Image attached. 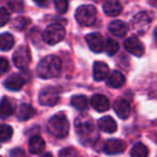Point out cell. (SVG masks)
Segmentation results:
<instances>
[{"label":"cell","mask_w":157,"mask_h":157,"mask_svg":"<svg viewBox=\"0 0 157 157\" xmlns=\"http://www.w3.org/2000/svg\"><path fill=\"white\" fill-rule=\"evenodd\" d=\"M75 128L77 135L85 143H92L97 138V132L91 117L80 114L75 121Z\"/></svg>","instance_id":"cell-1"},{"label":"cell","mask_w":157,"mask_h":157,"mask_svg":"<svg viewBox=\"0 0 157 157\" xmlns=\"http://www.w3.org/2000/svg\"><path fill=\"white\" fill-rule=\"evenodd\" d=\"M45 141L44 139H42L40 136H33L31 139L29 140V143H28V149H29V152L31 154H34V155H39V154H42L45 150Z\"/></svg>","instance_id":"cell-16"},{"label":"cell","mask_w":157,"mask_h":157,"mask_svg":"<svg viewBox=\"0 0 157 157\" xmlns=\"http://www.w3.org/2000/svg\"><path fill=\"white\" fill-rule=\"evenodd\" d=\"M151 21L152 18L149 13L140 12L135 15L134 18L132 19V29L139 35L145 34V32L149 30Z\"/></svg>","instance_id":"cell-6"},{"label":"cell","mask_w":157,"mask_h":157,"mask_svg":"<svg viewBox=\"0 0 157 157\" xmlns=\"http://www.w3.org/2000/svg\"><path fill=\"white\" fill-rule=\"evenodd\" d=\"M106 52L109 56H113L114 54H117V52L119 50V44L118 42L113 41L112 39H107L106 40Z\"/></svg>","instance_id":"cell-29"},{"label":"cell","mask_w":157,"mask_h":157,"mask_svg":"<svg viewBox=\"0 0 157 157\" xmlns=\"http://www.w3.org/2000/svg\"><path fill=\"white\" fill-rule=\"evenodd\" d=\"M97 11L95 6L91 4H85V6H79L75 13V18L80 25L82 26H92L96 21Z\"/></svg>","instance_id":"cell-4"},{"label":"cell","mask_w":157,"mask_h":157,"mask_svg":"<svg viewBox=\"0 0 157 157\" xmlns=\"http://www.w3.org/2000/svg\"><path fill=\"white\" fill-rule=\"evenodd\" d=\"M103 10L106 15L114 17L121 14L123 8L119 0H106L103 4Z\"/></svg>","instance_id":"cell-13"},{"label":"cell","mask_w":157,"mask_h":157,"mask_svg":"<svg viewBox=\"0 0 157 157\" xmlns=\"http://www.w3.org/2000/svg\"><path fill=\"white\" fill-rule=\"evenodd\" d=\"M14 44H15V40L11 33L6 32L0 34V50L6 52V50L12 49Z\"/></svg>","instance_id":"cell-24"},{"label":"cell","mask_w":157,"mask_h":157,"mask_svg":"<svg viewBox=\"0 0 157 157\" xmlns=\"http://www.w3.org/2000/svg\"><path fill=\"white\" fill-rule=\"evenodd\" d=\"M109 31L114 36L124 37L128 32V26L122 21H114L109 25Z\"/></svg>","instance_id":"cell-18"},{"label":"cell","mask_w":157,"mask_h":157,"mask_svg":"<svg viewBox=\"0 0 157 157\" xmlns=\"http://www.w3.org/2000/svg\"><path fill=\"white\" fill-rule=\"evenodd\" d=\"M126 149L125 142L119 139H110L105 143L104 151L108 155H114V154H120L124 152Z\"/></svg>","instance_id":"cell-11"},{"label":"cell","mask_w":157,"mask_h":157,"mask_svg":"<svg viewBox=\"0 0 157 157\" xmlns=\"http://www.w3.org/2000/svg\"><path fill=\"white\" fill-rule=\"evenodd\" d=\"M153 36H154V40L156 41V43H157V27L154 29V33H153Z\"/></svg>","instance_id":"cell-36"},{"label":"cell","mask_w":157,"mask_h":157,"mask_svg":"<svg viewBox=\"0 0 157 157\" xmlns=\"http://www.w3.org/2000/svg\"><path fill=\"white\" fill-rule=\"evenodd\" d=\"M13 135V129L11 126L2 124L0 125V141L1 142H6L11 139Z\"/></svg>","instance_id":"cell-28"},{"label":"cell","mask_w":157,"mask_h":157,"mask_svg":"<svg viewBox=\"0 0 157 157\" xmlns=\"http://www.w3.org/2000/svg\"><path fill=\"white\" fill-rule=\"evenodd\" d=\"M56 11L60 14H64L67 12L68 9V1L67 0H54Z\"/></svg>","instance_id":"cell-30"},{"label":"cell","mask_w":157,"mask_h":157,"mask_svg":"<svg viewBox=\"0 0 157 157\" xmlns=\"http://www.w3.org/2000/svg\"><path fill=\"white\" fill-rule=\"evenodd\" d=\"M34 2H36L37 4H44L47 2V0H33Z\"/></svg>","instance_id":"cell-35"},{"label":"cell","mask_w":157,"mask_h":157,"mask_svg":"<svg viewBox=\"0 0 157 157\" xmlns=\"http://www.w3.org/2000/svg\"><path fill=\"white\" fill-rule=\"evenodd\" d=\"M91 105L96 111L104 112L109 109L110 103L109 99L103 94H95L91 98Z\"/></svg>","instance_id":"cell-14"},{"label":"cell","mask_w":157,"mask_h":157,"mask_svg":"<svg viewBox=\"0 0 157 157\" xmlns=\"http://www.w3.org/2000/svg\"><path fill=\"white\" fill-rule=\"evenodd\" d=\"M35 114V109L29 104H21L18 109V118L19 121H27L31 119Z\"/></svg>","instance_id":"cell-23"},{"label":"cell","mask_w":157,"mask_h":157,"mask_svg":"<svg viewBox=\"0 0 157 157\" xmlns=\"http://www.w3.org/2000/svg\"><path fill=\"white\" fill-rule=\"evenodd\" d=\"M114 111L120 119H127L130 114V105L125 99H118L113 105Z\"/></svg>","instance_id":"cell-17"},{"label":"cell","mask_w":157,"mask_h":157,"mask_svg":"<svg viewBox=\"0 0 157 157\" xmlns=\"http://www.w3.org/2000/svg\"><path fill=\"white\" fill-rule=\"evenodd\" d=\"M86 41H87L89 48L94 52H101L105 48L104 37L99 33H90L86 36Z\"/></svg>","instance_id":"cell-9"},{"label":"cell","mask_w":157,"mask_h":157,"mask_svg":"<svg viewBox=\"0 0 157 157\" xmlns=\"http://www.w3.org/2000/svg\"><path fill=\"white\" fill-rule=\"evenodd\" d=\"M13 62L19 70H26L31 62V52L28 46H21L13 54Z\"/></svg>","instance_id":"cell-7"},{"label":"cell","mask_w":157,"mask_h":157,"mask_svg":"<svg viewBox=\"0 0 157 157\" xmlns=\"http://www.w3.org/2000/svg\"><path fill=\"white\" fill-rule=\"evenodd\" d=\"M47 130L56 138H65L70 132V123L65 114L59 112L50 118L47 123Z\"/></svg>","instance_id":"cell-3"},{"label":"cell","mask_w":157,"mask_h":157,"mask_svg":"<svg viewBox=\"0 0 157 157\" xmlns=\"http://www.w3.org/2000/svg\"><path fill=\"white\" fill-rule=\"evenodd\" d=\"M124 47L128 52L136 57H141L144 54V47L137 37L130 36L124 41Z\"/></svg>","instance_id":"cell-10"},{"label":"cell","mask_w":157,"mask_h":157,"mask_svg":"<svg viewBox=\"0 0 157 157\" xmlns=\"http://www.w3.org/2000/svg\"><path fill=\"white\" fill-rule=\"evenodd\" d=\"M10 21V12L0 8V27H3Z\"/></svg>","instance_id":"cell-32"},{"label":"cell","mask_w":157,"mask_h":157,"mask_svg":"<svg viewBox=\"0 0 157 157\" xmlns=\"http://www.w3.org/2000/svg\"><path fill=\"white\" fill-rule=\"evenodd\" d=\"M109 76V66L105 62L97 61L93 65V77L96 81L105 80Z\"/></svg>","instance_id":"cell-15"},{"label":"cell","mask_w":157,"mask_h":157,"mask_svg":"<svg viewBox=\"0 0 157 157\" xmlns=\"http://www.w3.org/2000/svg\"><path fill=\"white\" fill-rule=\"evenodd\" d=\"M10 157H26V154L23 149L15 147L10 152Z\"/></svg>","instance_id":"cell-34"},{"label":"cell","mask_w":157,"mask_h":157,"mask_svg":"<svg viewBox=\"0 0 157 157\" xmlns=\"http://www.w3.org/2000/svg\"><path fill=\"white\" fill-rule=\"evenodd\" d=\"M26 83V78L21 74H13L6 79L4 87L11 91H19Z\"/></svg>","instance_id":"cell-12"},{"label":"cell","mask_w":157,"mask_h":157,"mask_svg":"<svg viewBox=\"0 0 157 157\" xmlns=\"http://www.w3.org/2000/svg\"><path fill=\"white\" fill-rule=\"evenodd\" d=\"M73 107H75L78 110H86L89 107V101L88 98L85 95H75L72 97V101H71Z\"/></svg>","instance_id":"cell-25"},{"label":"cell","mask_w":157,"mask_h":157,"mask_svg":"<svg viewBox=\"0 0 157 157\" xmlns=\"http://www.w3.org/2000/svg\"><path fill=\"white\" fill-rule=\"evenodd\" d=\"M39 101L43 106H55L59 101V91L52 87L45 88L40 92Z\"/></svg>","instance_id":"cell-8"},{"label":"cell","mask_w":157,"mask_h":157,"mask_svg":"<svg viewBox=\"0 0 157 157\" xmlns=\"http://www.w3.org/2000/svg\"><path fill=\"white\" fill-rule=\"evenodd\" d=\"M0 157H1V156H0Z\"/></svg>","instance_id":"cell-38"},{"label":"cell","mask_w":157,"mask_h":157,"mask_svg":"<svg viewBox=\"0 0 157 157\" xmlns=\"http://www.w3.org/2000/svg\"><path fill=\"white\" fill-rule=\"evenodd\" d=\"M10 68V64L9 61L6 60L4 57H0V76L3 75L4 73H6Z\"/></svg>","instance_id":"cell-33"},{"label":"cell","mask_w":157,"mask_h":157,"mask_svg":"<svg viewBox=\"0 0 157 157\" xmlns=\"http://www.w3.org/2000/svg\"><path fill=\"white\" fill-rule=\"evenodd\" d=\"M65 37V29L60 24H52L43 32V40L48 45H56Z\"/></svg>","instance_id":"cell-5"},{"label":"cell","mask_w":157,"mask_h":157,"mask_svg":"<svg viewBox=\"0 0 157 157\" xmlns=\"http://www.w3.org/2000/svg\"><path fill=\"white\" fill-rule=\"evenodd\" d=\"M62 70L61 59L57 56H47L37 64L36 73L41 78L49 79L60 75Z\"/></svg>","instance_id":"cell-2"},{"label":"cell","mask_w":157,"mask_h":157,"mask_svg":"<svg viewBox=\"0 0 157 157\" xmlns=\"http://www.w3.org/2000/svg\"><path fill=\"white\" fill-rule=\"evenodd\" d=\"M60 157H82L80 155L77 150H75L74 147H66V149L62 150L60 152Z\"/></svg>","instance_id":"cell-31"},{"label":"cell","mask_w":157,"mask_h":157,"mask_svg":"<svg viewBox=\"0 0 157 157\" xmlns=\"http://www.w3.org/2000/svg\"><path fill=\"white\" fill-rule=\"evenodd\" d=\"M29 19H27L24 16H17L16 18H14L11 23V27L15 31H23L26 29V27L28 26Z\"/></svg>","instance_id":"cell-27"},{"label":"cell","mask_w":157,"mask_h":157,"mask_svg":"<svg viewBox=\"0 0 157 157\" xmlns=\"http://www.w3.org/2000/svg\"><path fill=\"white\" fill-rule=\"evenodd\" d=\"M125 82V77L124 75L122 74L119 71H114L112 72L111 75H109L107 79V85L111 88H114V89H118V88H121Z\"/></svg>","instance_id":"cell-22"},{"label":"cell","mask_w":157,"mask_h":157,"mask_svg":"<svg viewBox=\"0 0 157 157\" xmlns=\"http://www.w3.org/2000/svg\"><path fill=\"white\" fill-rule=\"evenodd\" d=\"M130 155H132V157H147L149 150L143 143H136L130 151Z\"/></svg>","instance_id":"cell-26"},{"label":"cell","mask_w":157,"mask_h":157,"mask_svg":"<svg viewBox=\"0 0 157 157\" xmlns=\"http://www.w3.org/2000/svg\"><path fill=\"white\" fill-rule=\"evenodd\" d=\"M14 105H13V103L9 98L3 97L0 101V118L1 119H6L11 117L14 113Z\"/></svg>","instance_id":"cell-21"},{"label":"cell","mask_w":157,"mask_h":157,"mask_svg":"<svg viewBox=\"0 0 157 157\" xmlns=\"http://www.w3.org/2000/svg\"><path fill=\"white\" fill-rule=\"evenodd\" d=\"M41 157H54V156H52L50 153H45V154H43Z\"/></svg>","instance_id":"cell-37"},{"label":"cell","mask_w":157,"mask_h":157,"mask_svg":"<svg viewBox=\"0 0 157 157\" xmlns=\"http://www.w3.org/2000/svg\"><path fill=\"white\" fill-rule=\"evenodd\" d=\"M0 8L8 12H19L24 8L23 0H0Z\"/></svg>","instance_id":"cell-20"},{"label":"cell","mask_w":157,"mask_h":157,"mask_svg":"<svg viewBox=\"0 0 157 157\" xmlns=\"http://www.w3.org/2000/svg\"><path fill=\"white\" fill-rule=\"evenodd\" d=\"M97 125H98L101 130H103L105 132H109V134L114 132L117 130V128H118L117 122L111 117H104V118L99 119Z\"/></svg>","instance_id":"cell-19"}]
</instances>
